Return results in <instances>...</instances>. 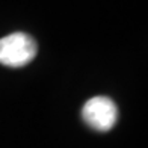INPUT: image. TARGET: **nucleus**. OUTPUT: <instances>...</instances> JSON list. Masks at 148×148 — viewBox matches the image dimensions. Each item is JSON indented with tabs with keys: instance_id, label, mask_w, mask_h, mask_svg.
<instances>
[{
	"instance_id": "f03ea898",
	"label": "nucleus",
	"mask_w": 148,
	"mask_h": 148,
	"mask_svg": "<svg viewBox=\"0 0 148 148\" xmlns=\"http://www.w3.org/2000/svg\"><path fill=\"white\" fill-rule=\"evenodd\" d=\"M82 118L91 129L97 132H109L118 119V109L110 98L98 95L85 103Z\"/></svg>"
},
{
	"instance_id": "f257e3e1",
	"label": "nucleus",
	"mask_w": 148,
	"mask_h": 148,
	"mask_svg": "<svg viewBox=\"0 0 148 148\" xmlns=\"http://www.w3.org/2000/svg\"><path fill=\"white\" fill-rule=\"evenodd\" d=\"M36 42L30 35L15 32L0 39V64L12 68L27 65L36 56Z\"/></svg>"
}]
</instances>
